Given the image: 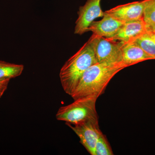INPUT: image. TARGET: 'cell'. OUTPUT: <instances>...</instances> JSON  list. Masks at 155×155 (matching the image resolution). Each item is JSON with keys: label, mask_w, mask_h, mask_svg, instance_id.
<instances>
[{"label": "cell", "mask_w": 155, "mask_h": 155, "mask_svg": "<svg viewBox=\"0 0 155 155\" xmlns=\"http://www.w3.org/2000/svg\"><path fill=\"white\" fill-rule=\"evenodd\" d=\"M125 68L122 65L100 63L92 65L84 72L71 96L74 100L88 96L98 98L104 93L112 78Z\"/></svg>", "instance_id": "cell-1"}, {"label": "cell", "mask_w": 155, "mask_h": 155, "mask_svg": "<svg viewBox=\"0 0 155 155\" xmlns=\"http://www.w3.org/2000/svg\"><path fill=\"white\" fill-rule=\"evenodd\" d=\"M80 139V142L88 152L95 155V148L98 138L102 133L98 121H89L80 124L72 125L66 123Z\"/></svg>", "instance_id": "cell-6"}, {"label": "cell", "mask_w": 155, "mask_h": 155, "mask_svg": "<svg viewBox=\"0 0 155 155\" xmlns=\"http://www.w3.org/2000/svg\"><path fill=\"white\" fill-rule=\"evenodd\" d=\"M143 19L147 33H155V0H147Z\"/></svg>", "instance_id": "cell-12"}, {"label": "cell", "mask_w": 155, "mask_h": 155, "mask_svg": "<svg viewBox=\"0 0 155 155\" xmlns=\"http://www.w3.org/2000/svg\"><path fill=\"white\" fill-rule=\"evenodd\" d=\"M146 1L142 0L120 5L105 12L123 22L137 20L143 18Z\"/></svg>", "instance_id": "cell-7"}, {"label": "cell", "mask_w": 155, "mask_h": 155, "mask_svg": "<svg viewBox=\"0 0 155 155\" xmlns=\"http://www.w3.org/2000/svg\"><path fill=\"white\" fill-rule=\"evenodd\" d=\"M97 98L96 97L88 96L74 100L72 104L58 109L56 119L72 125L89 121H98L96 108Z\"/></svg>", "instance_id": "cell-3"}, {"label": "cell", "mask_w": 155, "mask_h": 155, "mask_svg": "<svg viewBox=\"0 0 155 155\" xmlns=\"http://www.w3.org/2000/svg\"><path fill=\"white\" fill-rule=\"evenodd\" d=\"M95 155H113V150L105 135L102 132L100 134L95 148Z\"/></svg>", "instance_id": "cell-14"}, {"label": "cell", "mask_w": 155, "mask_h": 155, "mask_svg": "<svg viewBox=\"0 0 155 155\" xmlns=\"http://www.w3.org/2000/svg\"><path fill=\"white\" fill-rule=\"evenodd\" d=\"M24 67L22 64H12L0 60V79L15 78L22 74Z\"/></svg>", "instance_id": "cell-11"}, {"label": "cell", "mask_w": 155, "mask_h": 155, "mask_svg": "<svg viewBox=\"0 0 155 155\" xmlns=\"http://www.w3.org/2000/svg\"><path fill=\"white\" fill-rule=\"evenodd\" d=\"M89 39L92 45L97 63L125 67L122 64L123 43L109 40L94 34L92 35Z\"/></svg>", "instance_id": "cell-4"}, {"label": "cell", "mask_w": 155, "mask_h": 155, "mask_svg": "<svg viewBox=\"0 0 155 155\" xmlns=\"http://www.w3.org/2000/svg\"><path fill=\"white\" fill-rule=\"evenodd\" d=\"M122 64L127 67L140 62L155 60L148 54L135 42L123 44L122 47Z\"/></svg>", "instance_id": "cell-10"}, {"label": "cell", "mask_w": 155, "mask_h": 155, "mask_svg": "<svg viewBox=\"0 0 155 155\" xmlns=\"http://www.w3.org/2000/svg\"><path fill=\"white\" fill-rule=\"evenodd\" d=\"M10 80L9 78L0 79V98L2 96L8 88Z\"/></svg>", "instance_id": "cell-15"}, {"label": "cell", "mask_w": 155, "mask_h": 155, "mask_svg": "<svg viewBox=\"0 0 155 155\" xmlns=\"http://www.w3.org/2000/svg\"><path fill=\"white\" fill-rule=\"evenodd\" d=\"M102 0H87L83 6H80L78 12L74 33L82 35L88 31L89 27L97 18L104 15L101 8Z\"/></svg>", "instance_id": "cell-5"}, {"label": "cell", "mask_w": 155, "mask_h": 155, "mask_svg": "<svg viewBox=\"0 0 155 155\" xmlns=\"http://www.w3.org/2000/svg\"><path fill=\"white\" fill-rule=\"evenodd\" d=\"M124 23L105 11L102 19L92 22L88 31H92L93 34L97 36L110 39L116 35Z\"/></svg>", "instance_id": "cell-8"}, {"label": "cell", "mask_w": 155, "mask_h": 155, "mask_svg": "<svg viewBox=\"0 0 155 155\" xmlns=\"http://www.w3.org/2000/svg\"><path fill=\"white\" fill-rule=\"evenodd\" d=\"M147 32L143 19L124 22L116 35L109 40L120 42L123 44L134 41Z\"/></svg>", "instance_id": "cell-9"}, {"label": "cell", "mask_w": 155, "mask_h": 155, "mask_svg": "<svg viewBox=\"0 0 155 155\" xmlns=\"http://www.w3.org/2000/svg\"><path fill=\"white\" fill-rule=\"evenodd\" d=\"M134 42L148 54L155 59V43L152 38L150 34L146 32L137 38Z\"/></svg>", "instance_id": "cell-13"}, {"label": "cell", "mask_w": 155, "mask_h": 155, "mask_svg": "<svg viewBox=\"0 0 155 155\" xmlns=\"http://www.w3.org/2000/svg\"><path fill=\"white\" fill-rule=\"evenodd\" d=\"M154 42L155 43V33H154L153 34H150Z\"/></svg>", "instance_id": "cell-16"}, {"label": "cell", "mask_w": 155, "mask_h": 155, "mask_svg": "<svg viewBox=\"0 0 155 155\" xmlns=\"http://www.w3.org/2000/svg\"><path fill=\"white\" fill-rule=\"evenodd\" d=\"M97 61L89 39L73 56L70 57L60 70V81L64 91L71 96L84 72Z\"/></svg>", "instance_id": "cell-2"}]
</instances>
